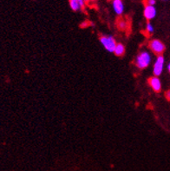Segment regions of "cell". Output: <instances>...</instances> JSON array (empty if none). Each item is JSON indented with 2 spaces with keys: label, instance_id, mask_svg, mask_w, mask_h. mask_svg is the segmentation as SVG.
<instances>
[{
  "label": "cell",
  "instance_id": "obj_3",
  "mask_svg": "<svg viewBox=\"0 0 170 171\" xmlns=\"http://www.w3.org/2000/svg\"><path fill=\"white\" fill-rule=\"evenodd\" d=\"M149 47L152 50V51H154L156 54H162V52L165 50V45L163 44L160 40L154 39L152 40L149 44Z\"/></svg>",
  "mask_w": 170,
  "mask_h": 171
},
{
  "label": "cell",
  "instance_id": "obj_8",
  "mask_svg": "<svg viewBox=\"0 0 170 171\" xmlns=\"http://www.w3.org/2000/svg\"><path fill=\"white\" fill-rule=\"evenodd\" d=\"M149 84L155 92H159L162 89V82L157 76H153L149 79Z\"/></svg>",
  "mask_w": 170,
  "mask_h": 171
},
{
  "label": "cell",
  "instance_id": "obj_15",
  "mask_svg": "<svg viewBox=\"0 0 170 171\" xmlns=\"http://www.w3.org/2000/svg\"><path fill=\"white\" fill-rule=\"evenodd\" d=\"M83 1H84V2H85V3H86V4H87V3H89V0H83Z\"/></svg>",
  "mask_w": 170,
  "mask_h": 171
},
{
  "label": "cell",
  "instance_id": "obj_14",
  "mask_svg": "<svg viewBox=\"0 0 170 171\" xmlns=\"http://www.w3.org/2000/svg\"><path fill=\"white\" fill-rule=\"evenodd\" d=\"M168 70H169V71L170 72V63L169 64V65H168Z\"/></svg>",
  "mask_w": 170,
  "mask_h": 171
},
{
  "label": "cell",
  "instance_id": "obj_12",
  "mask_svg": "<svg viewBox=\"0 0 170 171\" xmlns=\"http://www.w3.org/2000/svg\"><path fill=\"white\" fill-rule=\"evenodd\" d=\"M147 4H148V5H153L154 6V4H155V3H156V1L155 0H147Z\"/></svg>",
  "mask_w": 170,
  "mask_h": 171
},
{
  "label": "cell",
  "instance_id": "obj_4",
  "mask_svg": "<svg viewBox=\"0 0 170 171\" xmlns=\"http://www.w3.org/2000/svg\"><path fill=\"white\" fill-rule=\"evenodd\" d=\"M164 66V57L159 56L157 57L154 65V74L155 76H159L162 74Z\"/></svg>",
  "mask_w": 170,
  "mask_h": 171
},
{
  "label": "cell",
  "instance_id": "obj_9",
  "mask_svg": "<svg viewBox=\"0 0 170 171\" xmlns=\"http://www.w3.org/2000/svg\"><path fill=\"white\" fill-rule=\"evenodd\" d=\"M125 52V47L123 44H117L115 48V50H114V53L117 56V57H121L124 54Z\"/></svg>",
  "mask_w": 170,
  "mask_h": 171
},
{
  "label": "cell",
  "instance_id": "obj_16",
  "mask_svg": "<svg viewBox=\"0 0 170 171\" xmlns=\"http://www.w3.org/2000/svg\"><path fill=\"white\" fill-rule=\"evenodd\" d=\"M91 1H95V0H91Z\"/></svg>",
  "mask_w": 170,
  "mask_h": 171
},
{
  "label": "cell",
  "instance_id": "obj_13",
  "mask_svg": "<svg viewBox=\"0 0 170 171\" xmlns=\"http://www.w3.org/2000/svg\"><path fill=\"white\" fill-rule=\"evenodd\" d=\"M166 98L168 100H169L170 101V90H168L167 92H166Z\"/></svg>",
  "mask_w": 170,
  "mask_h": 171
},
{
  "label": "cell",
  "instance_id": "obj_10",
  "mask_svg": "<svg viewBox=\"0 0 170 171\" xmlns=\"http://www.w3.org/2000/svg\"><path fill=\"white\" fill-rule=\"evenodd\" d=\"M146 31H147L148 33L154 32V27H153V25H151L150 23L147 24V26H146Z\"/></svg>",
  "mask_w": 170,
  "mask_h": 171
},
{
  "label": "cell",
  "instance_id": "obj_1",
  "mask_svg": "<svg viewBox=\"0 0 170 171\" xmlns=\"http://www.w3.org/2000/svg\"><path fill=\"white\" fill-rule=\"evenodd\" d=\"M150 62H151L150 54L147 51H143V52H141L136 57V64L139 69H144L149 65Z\"/></svg>",
  "mask_w": 170,
  "mask_h": 171
},
{
  "label": "cell",
  "instance_id": "obj_7",
  "mask_svg": "<svg viewBox=\"0 0 170 171\" xmlns=\"http://www.w3.org/2000/svg\"><path fill=\"white\" fill-rule=\"evenodd\" d=\"M112 5H113V9L117 15H121L123 13L124 10V4L122 0H113L112 2Z\"/></svg>",
  "mask_w": 170,
  "mask_h": 171
},
{
  "label": "cell",
  "instance_id": "obj_11",
  "mask_svg": "<svg viewBox=\"0 0 170 171\" xmlns=\"http://www.w3.org/2000/svg\"><path fill=\"white\" fill-rule=\"evenodd\" d=\"M118 26H119V28H120L121 30H124V29L127 27V24H126L125 21L121 20V21H119V23H118Z\"/></svg>",
  "mask_w": 170,
  "mask_h": 171
},
{
  "label": "cell",
  "instance_id": "obj_6",
  "mask_svg": "<svg viewBox=\"0 0 170 171\" xmlns=\"http://www.w3.org/2000/svg\"><path fill=\"white\" fill-rule=\"evenodd\" d=\"M70 1V8L73 10L77 11V10H81L85 7V2L83 0H69Z\"/></svg>",
  "mask_w": 170,
  "mask_h": 171
},
{
  "label": "cell",
  "instance_id": "obj_17",
  "mask_svg": "<svg viewBox=\"0 0 170 171\" xmlns=\"http://www.w3.org/2000/svg\"><path fill=\"white\" fill-rule=\"evenodd\" d=\"M164 1H166V0H164Z\"/></svg>",
  "mask_w": 170,
  "mask_h": 171
},
{
  "label": "cell",
  "instance_id": "obj_2",
  "mask_svg": "<svg viewBox=\"0 0 170 171\" xmlns=\"http://www.w3.org/2000/svg\"><path fill=\"white\" fill-rule=\"evenodd\" d=\"M100 42L104 47V49L109 52H114L115 48L117 44L113 37L111 36H102L100 38Z\"/></svg>",
  "mask_w": 170,
  "mask_h": 171
},
{
  "label": "cell",
  "instance_id": "obj_5",
  "mask_svg": "<svg viewBox=\"0 0 170 171\" xmlns=\"http://www.w3.org/2000/svg\"><path fill=\"white\" fill-rule=\"evenodd\" d=\"M144 16L148 20H151L154 18V16H156V9L153 5H148L147 4L144 8Z\"/></svg>",
  "mask_w": 170,
  "mask_h": 171
}]
</instances>
